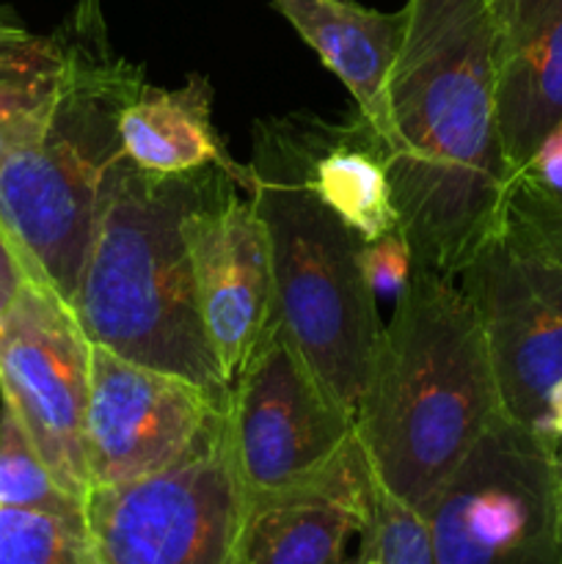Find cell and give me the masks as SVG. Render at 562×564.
<instances>
[{
    "label": "cell",
    "instance_id": "22",
    "mask_svg": "<svg viewBox=\"0 0 562 564\" xmlns=\"http://www.w3.org/2000/svg\"><path fill=\"white\" fill-rule=\"evenodd\" d=\"M361 270L375 301L395 303L413 273V253L402 229L389 231L372 242H364Z\"/></svg>",
    "mask_w": 562,
    "mask_h": 564
},
{
    "label": "cell",
    "instance_id": "10",
    "mask_svg": "<svg viewBox=\"0 0 562 564\" xmlns=\"http://www.w3.org/2000/svg\"><path fill=\"white\" fill-rule=\"evenodd\" d=\"M457 281L483 325L501 411L540 430L562 378V259L494 229Z\"/></svg>",
    "mask_w": 562,
    "mask_h": 564
},
{
    "label": "cell",
    "instance_id": "18",
    "mask_svg": "<svg viewBox=\"0 0 562 564\" xmlns=\"http://www.w3.org/2000/svg\"><path fill=\"white\" fill-rule=\"evenodd\" d=\"M66 77L69 42L64 28L55 33L20 28L0 39V165L42 135Z\"/></svg>",
    "mask_w": 562,
    "mask_h": 564
},
{
    "label": "cell",
    "instance_id": "3",
    "mask_svg": "<svg viewBox=\"0 0 562 564\" xmlns=\"http://www.w3.org/2000/svg\"><path fill=\"white\" fill-rule=\"evenodd\" d=\"M215 174L163 176L121 160L69 308L91 345L229 400L185 237L187 213Z\"/></svg>",
    "mask_w": 562,
    "mask_h": 564
},
{
    "label": "cell",
    "instance_id": "16",
    "mask_svg": "<svg viewBox=\"0 0 562 564\" xmlns=\"http://www.w3.org/2000/svg\"><path fill=\"white\" fill-rule=\"evenodd\" d=\"M119 135L125 158L138 169L163 176L218 169L251 196L253 174L215 130L213 86L204 75H191L180 88L147 83L121 113Z\"/></svg>",
    "mask_w": 562,
    "mask_h": 564
},
{
    "label": "cell",
    "instance_id": "8",
    "mask_svg": "<svg viewBox=\"0 0 562 564\" xmlns=\"http://www.w3.org/2000/svg\"><path fill=\"white\" fill-rule=\"evenodd\" d=\"M226 430L248 499L323 482L358 449L356 419L314 375L279 317L231 378Z\"/></svg>",
    "mask_w": 562,
    "mask_h": 564
},
{
    "label": "cell",
    "instance_id": "23",
    "mask_svg": "<svg viewBox=\"0 0 562 564\" xmlns=\"http://www.w3.org/2000/svg\"><path fill=\"white\" fill-rule=\"evenodd\" d=\"M507 182H518L523 187L543 193V196L562 198V124L545 132L543 141L534 147L532 158L516 171Z\"/></svg>",
    "mask_w": 562,
    "mask_h": 564
},
{
    "label": "cell",
    "instance_id": "15",
    "mask_svg": "<svg viewBox=\"0 0 562 564\" xmlns=\"http://www.w3.org/2000/svg\"><path fill=\"white\" fill-rule=\"evenodd\" d=\"M298 36L353 94L358 116L389 147V77L406 33V9L378 11L358 0H270Z\"/></svg>",
    "mask_w": 562,
    "mask_h": 564
},
{
    "label": "cell",
    "instance_id": "26",
    "mask_svg": "<svg viewBox=\"0 0 562 564\" xmlns=\"http://www.w3.org/2000/svg\"><path fill=\"white\" fill-rule=\"evenodd\" d=\"M20 28H25V25L17 20L14 11L3 9V6H0V39L9 36V33H14V31H20Z\"/></svg>",
    "mask_w": 562,
    "mask_h": 564
},
{
    "label": "cell",
    "instance_id": "27",
    "mask_svg": "<svg viewBox=\"0 0 562 564\" xmlns=\"http://www.w3.org/2000/svg\"><path fill=\"white\" fill-rule=\"evenodd\" d=\"M554 457H556V468H560V477H562V441L554 444Z\"/></svg>",
    "mask_w": 562,
    "mask_h": 564
},
{
    "label": "cell",
    "instance_id": "5",
    "mask_svg": "<svg viewBox=\"0 0 562 564\" xmlns=\"http://www.w3.org/2000/svg\"><path fill=\"white\" fill-rule=\"evenodd\" d=\"M314 116L253 130L251 202L270 242L275 317L334 400L358 419L378 350V301L361 270L364 240L312 185Z\"/></svg>",
    "mask_w": 562,
    "mask_h": 564
},
{
    "label": "cell",
    "instance_id": "19",
    "mask_svg": "<svg viewBox=\"0 0 562 564\" xmlns=\"http://www.w3.org/2000/svg\"><path fill=\"white\" fill-rule=\"evenodd\" d=\"M356 534L358 551L347 564H435L428 518L391 496L372 474Z\"/></svg>",
    "mask_w": 562,
    "mask_h": 564
},
{
    "label": "cell",
    "instance_id": "2",
    "mask_svg": "<svg viewBox=\"0 0 562 564\" xmlns=\"http://www.w3.org/2000/svg\"><path fill=\"white\" fill-rule=\"evenodd\" d=\"M501 413L466 290L452 275L413 268L380 330L356 419L369 474L424 512Z\"/></svg>",
    "mask_w": 562,
    "mask_h": 564
},
{
    "label": "cell",
    "instance_id": "17",
    "mask_svg": "<svg viewBox=\"0 0 562 564\" xmlns=\"http://www.w3.org/2000/svg\"><path fill=\"white\" fill-rule=\"evenodd\" d=\"M312 185L364 242L400 229L386 147L361 116L353 127L314 119Z\"/></svg>",
    "mask_w": 562,
    "mask_h": 564
},
{
    "label": "cell",
    "instance_id": "14",
    "mask_svg": "<svg viewBox=\"0 0 562 564\" xmlns=\"http://www.w3.org/2000/svg\"><path fill=\"white\" fill-rule=\"evenodd\" d=\"M369 466L361 444L323 482L273 496H246L237 564H347L358 532Z\"/></svg>",
    "mask_w": 562,
    "mask_h": 564
},
{
    "label": "cell",
    "instance_id": "4",
    "mask_svg": "<svg viewBox=\"0 0 562 564\" xmlns=\"http://www.w3.org/2000/svg\"><path fill=\"white\" fill-rule=\"evenodd\" d=\"M61 28L69 77L42 135L0 165V218L33 279L72 303L125 160L121 113L147 75L114 50L99 0H77Z\"/></svg>",
    "mask_w": 562,
    "mask_h": 564
},
{
    "label": "cell",
    "instance_id": "6",
    "mask_svg": "<svg viewBox=\"0 0 562 564\" xmlns=\"http://www.w3.org/2000/svg\"><path fill=\"white\" fill-rule=\"evenodd\" d=\"M242 516L224 416L182 460L88 490L86 564H237Z\"/></svg>",
    "mask_w": 562,
    "mask_h": 564
},
{
    "label": "cell",
    "instance_id": "1",
    "mask_svg": "<svg viewBox=\"0 0 562 564\" xmlns=\"http://www.w3.org/2000/svg\"><path fill=\"white\" fill-rule=\"evenodd\" d=\"M386 147L413 268L457 279L499 224L507 174L488 0H408Z\"/></svg>",
    "mask_w": 562,
    "mask_h": 564
},
{
    "label": "cell",
    "instance_id": "11",
    "mask_svg": "<svg viewBox=\"0 0 562 564\" xmlns=\"http://www.w3.org/2000/svg\"><path fill=\"white\" fill-rule=\"evenodd\" d=\"M229 400L91 345L86 408L88 485L130 482L182 460L226 416Z\"/></svg>",
    "mask_w": 562,
    "mask_h": 564
},
{
    "label": "cell",
    "instance_id": "7",
    "mask_svg": "<svg viewBox=\"0 0 562 564\" xmlns=\"http://www.w3.org/2000/svg\"><path fill=\"white\" fill-rule=\"evenodd\" d=\"M422 516L435 564H562L554 441L501 413Z\"/></svg>",
    "mask_w": 562,
    "mask_h": 564
},
{
    "label": "cell",
    "instance_id": "25",
    "mask_svg": "<svg viewBox=\"0 0 562 564\" xmlns=\"http://www.w3.org/2000/svg\"><path fill=\"white\" fill-rule=\"evenodd\" d=\"M540 435H545L549 441H562V378L556 380L554 389H551L549 400H545V419L543 427L538 430Z\"/></svg>",
    "mask_w": 562,
    "mask_h": 564
},
{
    "label": "cell",
    "instance_id": "24",
    "mask_svg": "<svg viewBox=\"0 0 562 564\" xmlns=\"http://www.w3.org/2000/svg\"><path fill=\"white\" fill-rule=\"evenodd\" d=\"M33 279L31 268H28L25 257H22L20 246L11 237L9 226L0 218V317L9 312L14 297L20 295L22 286Z\"/></svg>",
    "mask_w": 562,
    "mask_h": 564
},
{
    "label": "cell",
    "instance_id": "13",
    "mask_svg": "<svg viewBox=\"0 0 562 564\" xmlns=\"http://www.w3.org/2000/svg\"><path fill=\"white\" fill-rule=\"evenodd\" d=\"M507 174L562 124V0H488Z\"/></svg>",
    "mask_w": 562,
    "mask_h": 564
},
{
    "label": "cell",
    "instance_id": "20",
    "mask_svg": "<svg viewBox=\"0 0 562 564\" xmlns=\"http://www.w3.org/2000/svg\"><path fill=\"white\" fill-rule=\"evenodd\" d=\"M0 507L55 512V516L83 512V501L55 482L36 446L31 444L9 408H0Z\"/></svg>",
    "mask_w": 562,
    "mask_h": 564
},
{
    "label": "cell",
    "instance_id": "21",
    "mask_svg": "<svg viewBox=\"0 0 562 564\" xmlns=\"http://www.w3.org/2000/svg\"><path fill=\"white\" fill-rule=\"evenodd\" d=\"M0 564H86L80 516L0 507Z\"/></svg>",
    "mask_w": 562,
    "mask_h": 564
},
{
    "label": "cell",
    "instance_id": "12",
    "mask_svg": "<svg viewBox=\"0 0 562 564\" xmlns=\"http://www.w3.org/2000/svg\"><path fill=\"white\" fill-rule=\"evenodd\" d=\"M237 191L218 171L185 218L204 330L229 386L275 317L268 231L251 198Z\"/></svg>",
    "mask_w": 562,
    "mask_h": 564
},
{
    "label": "cell",
    "instance_id": "9",
    "mask_svg": "<svg viewBox=\"0 0 562 564\" xmlns=\"http://www.w3.org/2000/svg\"><path fill=\"white\" fill-rule=\"evenodd\" d=\"M91 341L69 303L31 279L0 317V400L55 482L86 501V408Z\"/></svg>",
    "mask_w": 562,
    "mask_h": 564
}]
</instances>
